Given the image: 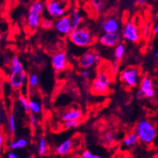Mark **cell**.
I'll use <instances>...</instances> for the list:
<instances>
[{"mask_svg":"<svg viewBox=\"0 0 158 158\" xmlns=\"http://www.w3.org/2000/svg\"><path fill=\"white\" fill-rule=\"evenodd\" d=\"M69 16L72 20V24H73V30L76 29L81 25L82 23V15L80 11L76 8H72L69 13Z\"/></svg>","mask_w":158,"mask_h":158,"instance_id":"obj_17","label":"cell"},{"mask_svg":"<svg viewBox=\"0 0 158 158\" xmlns=\"http://www.w3.org/2000/svg\"><path fill=\"white\" fill-rule=\"evenodd\" d=\"M28 106H29L30 112L31 114H39L42 111V105L39 99L35 97H30L28 99Z\"/></svg>","mask_w":158,"mask_h":158,"instance_id":"obj_18","label":"cell"},{"mask_svg":"<svg viewBox=\"0 0 158 158\" xmlns=\"http://www.w3.org/2000/svg\"><path fill=\"white\" fill-rule=\"evenodd\" d=\"M126 52V47L124 44L123 43H119L117 44L114 48V56L117 61H119L123 58V56Z\"/></svg>","mask_w":158,"mask_h":158,"instance_id":"obj_19","label":"cell"},{"mask_svg":"<svg viewBox=\"0 0 158 158\" xmlns=\"http://www.w3.org/2000/svg\"><path fill=\"white\" fill-rule=\"evenodd\" d=\"M139 90L144 94L146 98H152L156 94L152 80L148 77H143L139 81Z\"/></svg>","mask_w":158,"mask_h":158,"instance_id":"obj_14","label":"cell"},{"mask_svg":"<svg viewBox=\"0 0 158 158\" xmlns=\"http://www.w3.org/2000/svg\"><path fill=\"white\" fill-rule=\"evenodd\" d=\"M90 73H91V72L89 69H82V71L81 72V77H84V78H89Z\"/></svg>","mask_w":158,"mask_h":158,"instance_id":"obj_32","label":"cell"},{"mask_svg":"<svg viewBox=\"0 0 158 158\" xmlns=\"http://www.w3.org/2000/svg\"><path fill=\"white\" fill-rule=\"evenodd\" d=\"M37 124V118L35 116V114H31L29 117V125L31 128L35 129Z\"/></svg>","mask_w":158,"mask_h":158,"instance_id":"obj_30","label":"cell"},{"mask_svg":"<svg viewBox=\"0 0 158 158\" xmlns=\"http://www.w3.org/2000/svg\"><path fill=\"white\" fill-rule=\"evenodd\" d=\"M135 131L138 135L139 141L144 144L152 143L156 137V127L148 119L139 121L135 126Z\"/></svg>","mask_w":158,"mask_h":158,"instance_id":"obj_3","label":"cell"},{"mask_svg":"<svg viewBox=\"0 0 158 158\" xmlns=\"http://www.w3.org/2000/svg\"><path fill=\"white\" fill-rule=\"evenodd\" d=\"M30 158H32V157H30Z\"/></svg>","mask_w":158,"mask_h":158,"instance_id":"obj_44","label":"cell"},{"mask_svg":"<svg viewBox=\"0 0 158 158\" xmlns=\"http://www.w3.org/2000/svg\"><path fill=\"white\" fill-rule=\"evenodd\" d=\"M38 151L40 156H44L47 152V143L44 138H40L38 143Z\"/></svg>","mask_w":158,"mask_h":158,"instance_id":"obj_25","label":"cell"},{"mask_svg":"<svg viewBox=\"0 0 158 158\" xmlns=\"http://www.w3.org/2000/svg\"><path fill=\"white\" fill-rule=\"evenodd\" d=\"M137 2H138V3H139V4L143 5L146 3V0H138Z\"/></svg>","mask_w":158,"mask_h":158,"instance_id":"obj_39","label":"cell"},{"mask_svg":"<svg viewBox=\"0 0 158 158\" xmlns=\"http://www.w3.org/2000/svg\"><path fill=\"white\" fill-rule=\"evenodd\" d=\"M110 85V75L106 71H99L92 81L90 89L92 93L98 95H104L108 93Z\"/></svg>","mask_w":158,"mask_h":158,"instance_id":"obj_5","label":"cell"},{"mask_svg":"<svg viewBox=\"0 0 158 158\" xmlns=\"http://www.w3.org/2000/svg\"><path fill=\"white\" fill-rule=\"evenodd\" d=\"M3 143H4V136L2 133H0V150L3 147Z\"/></svg>","mask_w":158,"mask_h":158,"instance_id":"obj_34","label":"cell"},{"mask_svg":"<svg viewBox=\"0 0 158 158\" xmlns=\"http://www.w3.org/2000/svg\"><path fill=\"white\" fill-rule=\"evenodd\" d=\"M2 119V109H1V105H0V120Z\"/></svg>","mask_w":158,"mask_h":158,"instance_id":"obj_41","label":"cell"},{"mask_svg":"<svg viewBox=\"0 0 158 158\" xmlns=\"http://www.w3.org/2000/svg\"><path fill=\"white\" fill-rule=\"evenodd\" d=\"M122 37L130 43H137L140 39V33L133 21H127L122 29Z\"/></svg>","mask_w":158,"mask_h":158,"instance_id":"obj_8","label":"cell"},{"mask_svg":"<svg viewBox=\"0 0 158 158\" xmlns=\"http://www.w3.org/2000/svg\"><path fill=\"white\" fill-rule=\"evenodd\" d=\"M68 38L73 45L79 48H88L94 43V36L93 33L89 28L82 26L73 30Z\"/></svg>","mask_w":158,"mask_h":158,"instance_id":"obj_2","label":"cell"},{"mask_svg":"<svg viewBox=\"0 0 158 158\" xmlns=\"http://www.w3.org/2000/svg\"><path fill=\"white\" fill-rule=\"evenodd\" d=\"M18 101H19V103L21 107L24 110V112L26 114H28L30 112L29 106H28V98L23 94H20L18 98Z\"/></svg>","mask_w":158,"mask_h":158,"instance_id":"obj_24","label":"cell"},{"mask_svg":"<svg viewBox=\"0 0 158 158\" xmlns=\"http://www.w3.org/2000/svg\"><path fill=\"white\" fill-rule=\"evenodd\" d=\"M2 88H3V79H2V75L0 74V95L2 94Z\"/></svg>","mask_w":158,"mask_h":158,"instance_id":"obj_36","label":"cell"},{"mask_svg":"<svg viewBox=\"0 0 158 158\" xmlns=\"http://www.w3.org/2000/svg\"><path fill=\"white\" fill-rule=\"evenodd\" d=\"M8 127L10 133H15L16 130V122H15V115L13 114H10L8 116Z\"/></svg>","mask_w":158,"mask_h":158,"instance_id":"obj_26","label":"cell"},{"mask_svg":"<svg viewBox=\"0 0 158 158\" xmlns=\"http://www.w3.org/2000/svg\"><path fill=\"white\" fill-rule=\"evenodd\" d=\"M135 1H138V0H135Z\"/></svg>","mask_w":158,"mask_h":158,"instance_id":"obj_43","label":"cell"},{"mask_svg":"<svg viewBox=\"0 0 158 158\" xmlns=\"http://www.w3.org/2000/svg\"><path fill=\"white\" fill-rule=\"evenodd\" d=\"M1 41H2V34L0 32V45H1Z\"/></svg>","mask_w":158,"mask_h":158,"instance_id":"obj_42","label":"cell"},{"mask_svg":"<svg viewBox=\"0 0 158 158\" xmlns=\"http://www.w3.org/2000/svg\"><path fill=\"white\" fill-rule=\"evenodd\" d=\"M136 97H137L138 99H139V100H142V99H143V98H145V96H144V94H143L141 91H139V90L137 92V94H136Z\"/></svg>","mask_w":158,"mask_h":158,"instance_id":"obj_35","label":"cell"},{"mask_svg":"<svg viewBox=\"0 0 158 158\" xmlns=\"http://www.w3.org/2000/svg\"><path fill=\"white\" fill-rule=\"evenodd\" d=\"M45 6L40 1H35L30 6L27 16V26L31 31L37 29L43 19Z\"/></svg>","mask_w":158,"mask_h":158,"instance_id":"obj_4","label":"cell"},{"mask_svg":"<svg viewBox=\"0 0 158 158\" xmlns=\"http://www.w3.org/2000/svg\"><path fill=\"white\" fill-rule=\"evenodd\" d=\"M100 27L104 33L119 32L121 29V23L116 17L109 16L101 22Z\"/></svg>","mask_w":158,"mask_h":158,"instance_id":"obj_12","label":"cell"},{"mask_svg":"<svg viewBox=\"0 0 158 158\" xmlns=\"http://www.w3.org/2000/svg\"><path fill=\"white\" fill-rule=\"evenodd\" d=\"M39 83V77L35 73H30L27 76V85L30 89H35Z\"/></svg>","mask_w":158,"mask_h":158,"instance_id":"obj_22","label":"cell"},{"mask_svg":"<svg viewBox=\"0 0 158 158\" xmlns=\"http://www.w3.org/2000/svg\"><path fill=\"white\" fill-rule=\"evenodd\" d=\"M80 124L78 120H69L64 121V124H63L62 127L64 130H69V129H73L77 127Z\"/></svg>","mask_w":158,"mask_h":158,"instance_id":"obj_28","label":"cell"},{"mask_svg":"<svg viewBox=\"0 0 158 158\" xmlns=\"http://www.w3.org/2000/svg\"><path fill=\"white\" fill-rule=\"evenodd\" d=\"M83 116L82 111L80 109L77 108H71L67 110L61 114V119L63 121L69 120H80Z\"/></svg>","mask_w":158,"mask_h":158,"instance_id":"obj_16","label":"cell"},{"mask_svg":"<svg viewBox=\"0 0 158 158\" xmlns=\"http://www.w3.org/2000/svg\"><path fill=\"white\" fill-rule=\"evenodd\" d=\"M28 144V140L25 138H19L12 141L10 144V148L12 150L22 149Z\"/></svg>","mask_w":158,"mask_h":158,"instance_id":"obj_21","label":"cell"},{"mask_svg":"<svg viewBox=\"0 0 158 158\" xmlns=\"http://www.w3.org/2000/svg\"><path fill=\"white\" fill-rule=\"evenodd\" d=\"M8 158H20L17 154H15V152H10L8 153Z\"/></svg>","mask_w":158,"mask_h":158,"instance_id":"obj_37","label":"cell"},{"mask_svg":"<svg viewBox=\"0 0 158 158\" xmlns=\"http://www.w3.org/2000/svg\"><path fill=\"white\" fill-rule=\"evenodd\" d=\"M52 66L56 72H61L66 69L68 65V58L66 53L63 51L55 52L51 58Z\"/></svg>","mask_w":158,"mask_h":158,"instance_id":"obj_13","label":"cell"},{"mask_svg":"<svg viewBox=\"0 0 158 158\" xmlns=\"http://www.w3.org/2000/svg\"><path fill=\"white\" fill-rule=\"evenodd\" d=\"M139 141L138 135L135 131H131L123 139V144L126 147H131Z\"/></svg>","mask_w":158,"mask_h":158,"instance_id":"obj_20","label":"cell"},{"mask_svg":"<svg viewBox=\"0 0 158 158\" xmlns=\"http://www.w3.org/2000/svg\"><path fill=\"white\" fill-rule=\"evenodd\" d=\"M122 35L119 32H110V33H102L98 37V42L104 47L114 48L121 42Z\"/></svg>","mask_w":158,"mask_h":158,"instance_id":"obj_11","label":"cell"},{"mask_svg":"<svg viewBox=\"0 0 158 158\" xmlns=\"http://www.w3.org/2000/svg\"><path fill=\"white\" fill-rule=\"evenodd\" d=\"M73 142L71 139H67L57 145L55 148V152L60 156L68 155L73 149Z\"/></svg>","mask_w":158,"mask_h":158,"instance_id":"obj_15","label":"cell"},{"mask_svg":"<svg viewBox=\"0 0 158 158\" xmlns=\"http://www.w3.org/2000/svg\"><path fill=\"white\" fill-rule=\"evenodd\" d=\"M111 70L114 73H115L118 70V64L117 62H113L112 64H111Z\"/></svg>","mask_w":158,"mask_h":158,"instance_id":"obj_33","label":"cell"},{"mask_svg":"<svg viewBox=\"0 0 158 158\" xmlns=\"http://www.w3.org/2000/svg\"><path fill=\"white\" fill-rule=\"evenodd\" d=\"M40 27L44 30H50L54 28V21L52 19H49V18H43L41 19Z\"/></svg>","mask_w":158,"mask_h":158,"instance_id":"obj_23","label":"cell"},{"mask_svg":"<svg viewBox=\"0 0 158 158\" xmlns=\"http://www.w3.org/2000/svg\"><path fill=\"white\" fill-rule=\"evenodd\" d=\"M10 87L14 89H19L23 87L27 81V75L23 66L17 56H13L10 61V74L8 77Z\"/></svg>","mask_w":158,"mask_h":158,"instance_id":"obj_1","label":"cell"},{"mask_svg":"<svg viewBox=\"0 0 158 158\" xmlns=\"http://www.w3.org/2000/svg\"><path fill=\"white\" fill-rule=\"evenodd\" d=\"M54 29L61 37L69 36L73 31V24L69 15H65L54 21Z\"/></svg>","mask_w":158,"mask_h":158,"instance_id":"obj_9","label":"cell"},{"mask_svg":"<svg viewBox=\"0 0 158 158\" xmlns=\"http://www.w3.org/2000/svg\"><path fill=\"white\" fill-rule=\"evenodd\" d=\"M81 158H102V157L101 156H99V155L93 153V152H91L90 151L85 150V151H84V152H82V154H81Z\"/></svg>","mask_w":158,"mask_h":158,"instance_id":"obj_29","label":"cell"},{"mask_svg":"<svg viewBox=\"0 0 158 158\" xmlns=\"http://www.w3.org/2000/svg\"><path fill=\"white\" fill-rule=\"evenodd\" d=\"M69 6V0H48L45 8L48 15L52 19H56L66 15Z\"/></svg>","mask_w":158,"mask_h":158,"instance_id":"obj_6","label":"cell"},{"mask_svg":"<svg viewBox=\"0 0 158 158\" xmlns=\"http://www.w3.org/2000/svg\"><path fill=\"white\" fill-rule=\"evenodd\" d=\"M100 55L94 51H87L78 59V66L82 69H90L99 62Z\"/></svg>","mask_w":158,"mask_h":158,"instance_id":"obj_10","label":"cell"},{"mask_svg":"<svg viewBox=\"0 0 158 158\" xmlns=\"http://www.w3.org/2000/svg\"><path fill=\"white\" fill-rule=\"evenodd\" d=\"M154 32H155V35L158 38V20L155 25V27H154Z\"/></svg>","mask_w":158,"mask_h":158,"instance_id":"obj_38","label":"cell"},{"mask_svg":"<svg viewBox=\"0 0 158 158\" xmlns=\"http://www.w3.org/2000/svg\"><path fill=\"white\" fill-rule=\"evenodd\" d=\"M154 56H155V57H156V59H158V48L154 52Z\"/></svg>","mask_w":158,"mask_h":158,"instance_id":"obj_40","label":"cell"},{"mask_svg":"<svg viewBox=\"0 0 158 158\" xmlns=\"http://www.w3.org/2000/svg\"><path fill=\"white\" fill-rule=\"evenodd\" d=\"M119 77L127 87L134 88L139 83V69L137 67H127L121 71Z\"/></svg>","mask_w":158,"mask_h":158,"instance_id":"obj_7","label":"cell"},{"mask_svg":"<svg viewBox=\"0 0 158 158\" xmlns=\"http://www.w3.org/2000/svg\"><path fill=\"white\" fill-rule=\"evenodd\" d=\"M92 5L94 6V10L98 15L101 14V12L103 10L104 7V1L103 0H91Z\"/></svg>","mask_w":158,"mask_h":158,"instance_id":"obj_27","label":"cell"},{"mask_svg":"<svg viewBox=\"0 0 158 158\" xmlns=\"http://www.w3.org/2000/svg\"><path fill=\"white\" fill-rule=\"evenodd\" d=\"M105 141L108 142V143H110V142L113 141V139H114V135H113L111 132H108V133H106L105 135Z\"/></svg>","mask_w":158,"mask_h":158,"instance_id":"obj_31","label":"cell"}]
</instances>
